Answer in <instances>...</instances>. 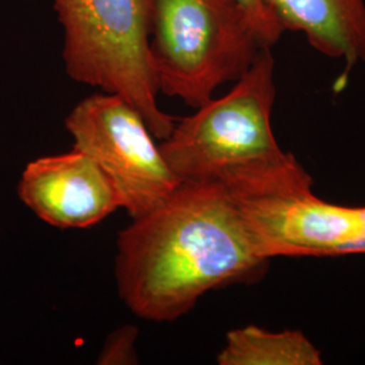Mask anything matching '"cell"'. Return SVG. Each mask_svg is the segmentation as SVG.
<instances>
[{"instance_id":"obj_1","label":"cell","mask_w":365,"mask_h":365,"mask_svg":"<svg viewBox=\"0 0 365 365\" xmlns=\"http://www.w3.org/2000/svg\"><path fill=\"white\" fill-rule=\"evenodd\" d=\"M268 262L223 182H187L119 233L115 279L133 313L167 322L209 291L256 282Z\"/></svg>"},{"instance_id":"obj_6","label":"cell","mask_w":365,"mask_h":365,"mask_svg":"<svg viewBox=\"0 0 365 365\" xmlns=\"http://www.w3.org/2000/svg\"><path fill=\"white\" fill-rule=\"evenodd\" d=\"M73 148L98 164L133 220L163 205L182 182L144 117L115 93H93L66 117Z\"/></svg>"},{"instance_id":"obj_11","label":"cell","mask_w":365,"mask_h":365,"mask_svg":"<svg viewBox=\"0 0 365 365\" xmlns=\"http://www.w3.org/2000/svg\"><path fill=\"white\" fill-rule=\"evenodd\" d=\"M248 14L253 26L257 31L262 46L272 48L283 36V29L277 25L274 16L268 11L264 0H233Z\"/></svg>"},{"instance_id":"obj_4","label":"cell","mask_w":365,"mask_h":365,"mask_svg":"<svg viewBox=\"0 0 365 365\" xmlns=\"http://www.w3.org/2000/svg\"><path fill=\"white\" fill-rule=\"evenodd\" d=\"M64 29L68 76L128 101L155 138L164 140L175 118L157 103L149 38L153 0H53Z\"/></svg>"},{"instance_id":"obj_9","label":"cell","mask_w":365,"mask_h":365,"mask_svg":"<svg viewBox=\"0 0 365 365\" xmlns=\"http://www.w3.org/2000/svg\"><path fill=\"white\" fill-rule=\"evenodd\" d=\"M217 361L220 365H322V353L300 330L233 329Z\"/></svg>"},{"instance_id":"obj_10","label":"cell","mask_w":365,"mask_h":365,"mask_svg":"<svg viewBox=\"0 0 365 365\" xmlns=\"http://www.w3.org/2000/svg\"><path fill=\"white\" fill-rule=\"evenodd\" d=\"M137 339V327L133 325L118 327L106 339L96 363L103 365L135 364L138 361L135 351Z\"/></svg>"},{"instance_id":"obj_7","label":"cell","mask_w":365,"mask_h":365,"mask_svg":"<svg viewBox=\"0 0 365 365\" xmlns=\"http://www.w3.org/2000/svg\"><path fill=\"white\" fill-rule=\"evenodd\" d=\"M18 195L39 220L60 229L88 227L122 207L105 172L75 148L29 163Z\"/></svg>"},{"instance_id":"obj_5","label":"cell","mask_w":365,"mask_h":365,"mask_svg":"<svg viewBox=\"0 0 365 365\" xmlns=\"http://www.w3.org/2000/svg\"><path fill=\"white\" fill-rule=\"evenodd\" d=\"M274 98V58L271 48H262L232 91L175 123L160 144L176 178L221 180L233 170L284 156L272 129Z\"/></svg>"},{"instance_id":"obj_8","label":"cell","mask_w":365,"mask_h":365,"mask_svg":"<svg viewBox=\"0 0 365 365\" xmlns=\"http://www.w3.org/2000/svg\"><path fill=\"white\" fill-rule=\"evenodd\" d=\"M283 31H300L318 52L344 60L346 72L365 63V0H264Z\"/></svg>"},{"instance_id":"obj_3","label":"cell","mask_w":365,"mask_h":365,"mask_svg":"<svg viewBox=\"0 0 365 365\" xmlns=\"http://www.w3.org/2000/svg\"><path fill=\"white\" fill-rule=\"evenodd\" d=\"M262 46L233 0H153L149 51L158 92L197 108L241 78Z\"/></svg>"},{"instance_id":"obj_2","label":"cell","mask_w":365,"mask_h":365,"mask_svg":"<svg viewBox=\"0 0 365 365\" xmlns=\"http://www.w3.org/2000/svg\"><path fill=\"white\" fill-rule=\"evenodd\" d=\"M223 182L267 260L365 255V206H341L315 195L297 157L233 170Z\"/></svg>"}]
</instances>
